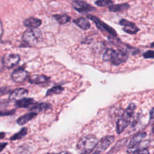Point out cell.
Returning a JSON list of instances; mask_svg holds the SVG:
<instances>
[{
	"label": "cell",
	"instance_id": "30bf717a",
	"mask_svg": "<svg viewBox=\"0 0 154 154\" xmlns=\"http://www.w3.org/2000/svg\"><path fill=\"white\" fill-rule=\"evenodd\" d=\"M28 76V72L22 68L14 70L11 74V79L16 82H22L26 80Z\"/></svg>",
	"mask_w": 154,
	"mask_h": 154
},
{
	"label": "cell",
	"instance_id": "d6986e66",
	"mask_svg": "<svg viewBox=\"0 0 154 154\" xmlns=\"http://www.w3.org/2000/svg\"><path fill=\"white\" fill-rule=\"evenodd\" d=\"M79 28L84 30H87L90 28V23L88 20L84 17H80L73 21Z\"/></svg>",
	"mask_w": 154,
	"mask_h": 154
},
{
	"label": "cell",
	"instance_id": "e0dca14e",
	"mask_svg": "<svg viewBox=\"0 0 154 154\" xmlns=\"http://www.w3.org/2000/svg\"><path fill=\"white\" fill-rule=\"evenodd\" d=\"M42 23V21L35 17H29L26 19L24 22L23 24L25 26L30 28H36L38 27Z\"/></svg>",
	"mask_w": 154,
	"mask_h": 154
},
{
	"label": "cell",
	"instance_id": "277c9868",
	"mask_svg": "<svg viewBox=\"0 0 154 154\" xmlns=\"http://www.w3.org/2000/svg\"><path fill=\"white\" fill-rule=\"evenodd\" d=\"M42 33L36 28H30L26 30L22 35V40L27 45H35L42 38Z\"/></svg>",
	"mask_w": 154,
	"mask_h": 154
},
{
	"label": "cell",
	"instance_id": "f1b7e54d",
	"mask_svg": "<svg viewBox=\"0 0 154 154\" xmlns=\"http://www.w3.org/2000/svg\"><path fill=\"white\" fill-rule=\"evenodd\" d=\"M150 119H154V107L150 111Z\"/></svg>",
	"mask_w": 154,
	"mask_h": 154
},
{
	"label": "cell",
	"instance_id": "9a60e30c",
	"mask_svg": "<svg viewBox=\"0 0 154 154\" xmlns=\"http://www.w3.org/2000/svg\"><path fill=\"white\" fill-rule=\"evenodd\" d=\"M36 115H37L36 112L31 111L30 112L26 113V114H24L23 116L19 117L17 119L16 122L19 125H23L26 123L27 122H28L29 121H30L31 120H32L33 118H34L36 116Z\"/></svg>",
	"mask_w": 154,
	"mask_h": 154
},
{
	"label": "cell",
	"instance_id": "83f0119b",
	"mask_svg": "<svg viewBox=\"0 0 154 154\" xmlns=\"http://www.w3.org/2000/svg\"><path fill=\"white\" fill-rule=\"evenodd\" d=\"M7 145V143H0V152L3 150V149L6 147Z\"/></svg>",
	"mask_w": 154,
	"mask_h": 154
},
{
	"label": "cell",
	"instance_id": "52a82bcc",
	"mask_svg": "<svg viewBox=\"0 0 154 154\" xmlns=\"http://www.w3.org/2000/svg\"><path fill=\"white\" fill-rule=\"evenodd\" d=\"M20 61V57L17 54H7L3 57V64L8 69L16 66Z\"/></svg>",
	"mask_w": 154,
	"mask_h": 154
},
{
	"label": "cell",
	"instance_id": "f546056e",
	"mask_svg": "<svg viewBox=\"0 0 154 154\" xmlns=\"http://www.w3.org/2000/svg\"><path fill=\"white\" fill-rule=\"evenodd\" d=\"M5 137V133L2 132H0V140L4 138Z\"/></svg>",
	"mask_w": 154,
	"mask_h": 154
},
{
	"label": "cell",
	"instance_id": "7c38bea8",
	"mask_svg": "<svg viewBox=\"0 0 154 154\" xmlns=\"http://www.w3.org/2000/svg\"><path fill=\"white\" fill-rule=\"evenodd\" d=\"M50 78L45 75H33L29 77L28 81L31 84H39L47 82L49 81Z\"/></svg>",
	"mask_w": 154,
	"mask_h": 154
},
{
	"label": "cell",
	"instance_id": "484cf974",
	"mask_svg": "<svg viewBox=\"0 0 154 154\" xmlns=\"http://www.w3.org/2000/svg\"><path fill=\"white\" fill-rule=\"evenodd\" d=\"M15 112L14 109H11V110H1L0 111V116H10L13 114Z\"/></svg>",
	"mask_w": 154,
	"mask_h": 154
},
{
	"label": "cell",
	"instance_id": "44dd1931",
	"mask_svg": "<svg viewBox=\"0 0 154 154\" xmlns=\"http://www.w3.org/2000/svg\"><path fill=\"white\" fill-rule=\"evenodd\" d=\"M58 22L60 24H64L69 22L70 20V17L66 14H57L54 16Z\"/></svg>",
	"mask_w": 154,
	"mask_h": 154
},
{
	"label": "cell",
	"instance_id": "2e32d148",
	"mask_svg": "<svg viewBox=\"0 0 154 154\" xmlns=\"http://www.w3.org/2000/svg\"><path fill=\"white\" fill-rule=\"evenodd\" d=\"M35 103V100L32 98L24 97L20 100H16L15 105L18 108H26Z\"/></svg>",
	"mask_w": 154,
	"mask_h": 154
},
{
	"label": "cell",
	"instance_id": "7a4b0ae2",
	"mask_svg": "<svg viewBox=\"0 0 154 154\" xmlns=\"http://www.w3.org/2000/svg\"><path fill=\"white\" fill-rule=\"evenodd\" d=\"M135 109L136 105L133 103H130L126 108L125 111L117 122L116 131L117 134H119L122 133L129 126Z\"/></svg>",
	"mask_w": 154,
	"mask_h": 154
},
{
	"label": "cell",
	"instance_id": "4fadbf2b",
	"mask_svg": "<svg viewBox=\"0 0 154 154\" xmlns=\"http://www.w3.org/2000/svg\"><path fill=\"white\" fill-rule=\"evenodd\" d=\"M51 108L52 106L50 103L43 102L32 105V106L29 108V109L32 112L37 113L47 111L48 109H50Z\"/></svg>",
	"mask_w": 154,
	"mask_h": 154
},
{
	"label": "cell",
	"instance_id": "ac0fdd59",
	"mask_svg": "<svg viewBox=\"0 0 154 154\" xmlns=\"http://www.w3.org/2000/svg\"><path fill=\"white\" fill-rule=\"evenodd\" d=\"M129 8V5L128 3H123L120 4H111L108 6L109 10L112 12H119L125 11Z\"/></svg>",
	"mask_w": 154,
	"mask_h": 154
},
{
	"label": "cell",
	"instance_id": "ffe728a7",
	"mask_svg": "<svg viewBox=\"0 0 154 154\" xmlns=\"http://www.w3.org/2000/svg\"><path fill=\"white\" fill-rule=\"evenodd\" d=\"M27 132H28L27 128H25V127L23 128L20 130V131H19L17 133H16L14 135H13L10 138V140H13V141L14 140H20L22 138L24 137L26 135Z\"/></svg>",
	"mask_w": 154,
	"mask_h": 154
},
{
	"label": "cell",
	"instance_id": "4316f807",
	"mask_svg": "<svg viewBox=\"0 0 154 154\" xmlns=\"http://www.w3.org/2000/svg\"><path fill=\"white\" fill-rule=\"evenodd\" d=\"M8 101L6 100H0V109L5 108L8 105Z\"/></svg>",
	"mask_w": 154,
	"mask_h": 154
},
{
	"label": "cell",
	"instance_id": "603a6c76",
	"mask_svg": "<svg viewBox=\"0 0 154 154\" xmlns=\"http://www.w3.org/2000/svg\"><path fill=\"white\" fill-rule=\"evenodd\" d=\"M126 141H127L126 139H123L122 140L118 141L116 143V144L112 148V149L109 152H108V153L117 152L119 150V149L120 150V148H122L123 146V145L126 143Z\"/></svg>",
	"mask_w": 154,
	"mask_h": 154
},
{
	"label": "cell",
	"instance_id": "8fae6325",
	"mask_svg": "<svg viewBox=\"0 0 154 154\" xmlns=\"http://www.w3.org/2000/svg\"><path fill=\"white\" fill-rule=\"evenodd\" d=\"M28 94V90L23 88H18L13 90L9 96L11 100H18L25 97Z\"/></svg>",
	"mask_w": 154,
	"mask_h": 154
},
{
	"label": "cell",
	"instance_id": "8992f818",
	"mask_svg": "<svg viewBox=\"0 0 154 154\" xmlns=\"http://www.w3.org/2000/svg\"><path fill=\"white\" fill-rule=\"evenodd\" d=\"M87 17L88 19H91V20H93L95 23L97 27L99 29H100V30L106 31V32L109 33V34H111L113 37L117 36V32L114 29V28H112V27L109 26L108 24H106V23H104L103 22L101 21L99 19H98L96 16H92V15H88Z\"/></svg>",
	"mask_w": 154,
	"mask_h": 154
},
{
	"label": "cell",
	"instance_id": "9c48e42d",
	"mask_svg": "<svg viewBox=\"0 0 154 154\" xmlns=\"http://www.w3.org/2000/svg\"><path fill=\"white\" fill-rule=\"evenodd\" d=\"M120 25L123 26V30L125 32L130 34H135L139 31V28L136 25L126 19H121L119 21Z\"/></svg>",
	"mask_w": 154,
	"mask_h": 154
},
{
	"label": "cell",
	"instance_id": "1f68e13d",
	"mask_svg": "<svg viewBox=\"0 0 154 154\" xmlns=\"http://www.w3.org/2000/svg\"><path fill=\"white\" fill-rule=\"evenodd\" d=\"M150 47H151V48H154V42H152V43H151V45H150Z\"/></svg>",
	"mask_w": 154,
	"mask_h": 154
},
{
	"label": "cell",
	"instance_id": "6da1fadb",
	"mask_svg": "<svg viewBox=\"0 0 154 154\" xmlns=\"http://www.w3.org/2000/svg\"><path fill=\"white\" fill-rule=\"evenodd\" d=\"M128 58V54L120 49H107L103 54L102 59L104 61H109L112 64L119 66L125 63Z\"/></svg>",
	"mask_w": 154,
	"mask_h": 154
},
{
	"label": "cell",
	"instance_id": "4dcf8cb0",
	"mask_svg": "<svg viewBox=\"0 0 154 154\" xmlns=\"http://www.w3.org/2000/svg\"><path fill=\"white\" fill-rule=\"evenodd\" d=\"M152 134L153 135H154V125L153 126V127H152Z\"/></svg>",
	"mask_w": 154,
	"mask_h": 154
},
{
	"label": "cell",
	"instance_id": "3957f363",
	"mask_svg": "<svg viewBox=\"0 0 154 154\" xmlns=\"http://www.w3.org/2000/svg\"><path fill=\"white\" fill-rule=\"evenodd\" d=\"M98 143L97 138L93 135H88L80 138L77 143V149L82 153H91Z\"/></svg>",
	"mask_w": 154,
	"mask_h": 154
},
{
	"label": "cell",
	"instance_id": "cb8c5ba5",
	"mask_svg": "<svg viewBox=\"0 0 154 154\" xmlns=\"http://www.w3.org/2000/svg\"><path fill=\"white\" fill-rule=\"evenodd\" d=\"M113 2L111 0H97L96 1L95 4L99 7H105L109 6L112 4Z\"/></svg>",
	"mask_w": 154,
	"mask_h": 154
},
{
	"label": "cell",
	"instance_id": "ba28073f",
	"mask_svg": "<svg viewBox=\"0 0 154 154\" xmlns=\"http://www.w3.org/2000/svg\"><path fill=\"white\" fill-rule=\"evenodd\" d=\"M72 5L73 8L79 13H87L95 10L92 6L82 0H74Z\"/></svg>",
	"mask_w": 154,
	"mask_h": 154
},
{
	"label": "cell",
	"instance_id": "5bb4252c",
	"mask_svg": "<svg viewBox=\"0 0 154 154\" xmlns=\"http://www.w3.org/2000/svg\"><path fill=\"white\" fill-rule=\"evenodd\" d=\"M146 133L144 132H141L135 135L130 140L129 144H128V148L133 147L137 145H138L139 143H140L146 137Z\"/></svg>",
	"mask_w": 154,
	"mask_h": 154
},
{
	"label": "cell",
	"instance_id": "d4e9b609",
	"mask_svg": "<svg viewBox=\"0 0 154 154\" xmlns=\"http://www.w3.org/2000/svg\"><path fill=\"white\" fill-rule=\"evenodd\" d=\"M143 56L144 58H154V51L153 50H148L143 53Z\"/></svg>",
	"mask_w": 154,
	"mask_h": 154
},
{
	"label": "cell",
	"instance_id": "5b68a950",
	"mask_svg": "<svg viewBox=\"0 0 154 154\" xmlns=\"http://www.w3.org/2000/svg\"><path fill=\"white\" fill-rule=\"evenodd\" d=\"M114 140L115 138L112 135H108L103 137L99 141H98L94 149V153H100L105 152L114 141Z\"/></svg>",
	"mask_w": 154,
	"mask_h": 154
},
{
	"label": "cell",
	"instance_id": "7402d4cb",
	"mask_svg": "<svg viewBox=\"0 0 154 154\" xmlns=\"http://www.w3.org/2000/svg\"><path fill=\"white\" fill-rule=\"evenodd\" d=\"M64 90V88L61 87V86H55L53 87L52 88L49 89L46 94V96H50L52 94H59L61 93Z\"/></svg>",
	"mask_w": 154,
	"mask_h": 154
}]
</instances>
